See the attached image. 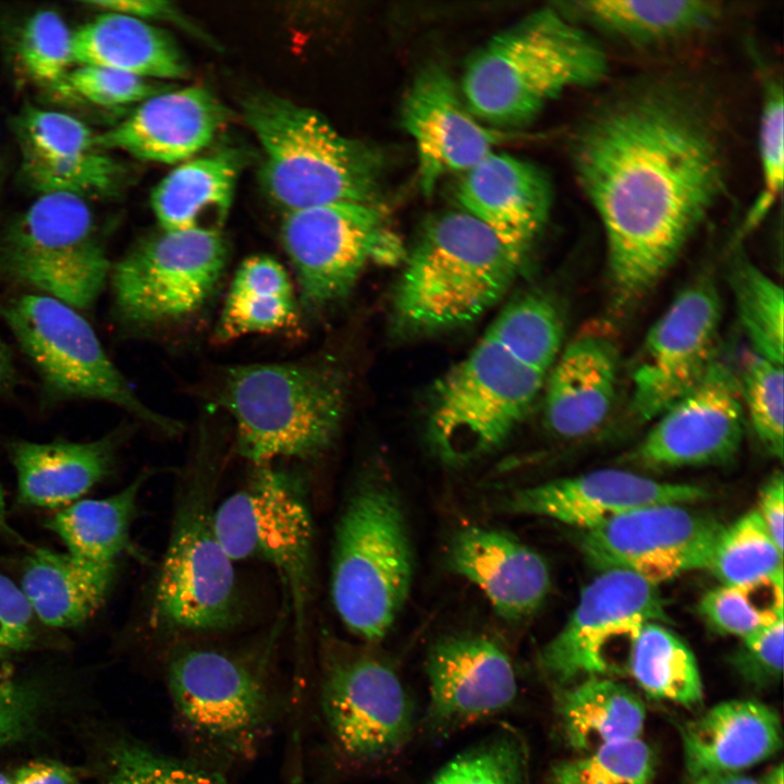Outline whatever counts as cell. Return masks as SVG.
Here are the masks:
<instances>
[{
    "label": "cell",
    "mask_w": 784,
    "mask_h": 784,
    "mask_svg": "<svg viewBox=\"0 0 784 784\" xmlns=\"http://www.w3.org/2000/svg\"><path fill=\"white\" fill-rule=\"evenodd\" d=\"M708 105L679 81L641 79L603 99L575 132L574 173L604 231L617 311L656 286L726 189Z\"/></svg>",
    "instance_id": "6da1fadb"
},
{
    "label": "cell",
    "mask_w": 784,
    "mask_h": 784,
    "mask_svg": "<svg viewBox=\"0 0 784 784\" xmlns=\"http://www.w3.org/2000/svg\"><path fill=\"white\" fill-rule=\"evenodd\" d=\"M607 71L605 52L592 35L560 9L543 8L470 57L460 93L479 121L515 127L566 90L600 83Z\"/></svg>",
    "instance_id": "7a4b0ae2"
},
{
    "label": "cell",
    "mask_w": 784,
    "mask_h": 784,
    "mask_svg": "<svg viewBox=\"0 0 784 784\" xmlns=\"http://www.w3.org/2000/svg\"><path fill=\"white\" fill-rule=\"evenodd\" d=\"M262 648L184 642L166 663L175 720L205 767L219 771L250 760L273 730L280 700Z\"/></svg>",
    "instance_id": "3957f363"
},
{
    "label": "cell",
    "mask_w": 784,
    "mask_h": 784,
    "mask_svg": "<svg viewBox=\"0 0 784 784\" xmlns=\"http://www.w3.org/2000/svg\"><path fill=\"white\" fill-rule=\"evenodd\" d=\"M495 234L464 210L422 228L395 287L402 331L428 334L473 323L505 295L520 268Z\"/></svg>",
    "instance_id": "277c9868"
},
{
    "label": "cell",
    "mask_w": 784,
    "mask_h": 784,
    "mask_svg": "<svg viewBox=\"0 0 784 784\" xmlns=\"http://www.w3.org/2000/svg\"><path fill=\"white\" fill-rule=\"evenodd\" d=\"M264 152L260 183L284 213L332 203L380 204L382 157L320 113L271 94L244 102Z\"/></svg>",
    "instance_id": "5b68a950"
},
{
    "label": "cell",
    "mask_w": 784,
    "mask_h": 784,
    "mask_svg": "<svg viewBox=\"0 0 784 784\" xmlns=\"http://www.w3.org/2000/svg\"><path fill=\"white\" fill-rule=\"evenodd\" d=\"M346 392L342 370L315 358L231 368L220 402L234 420L237 452L261 466L326 452L339 434Z\"/></svg>",
    "instance_id": "8992f818"
},
{
    "label": "cell",
    "mask_w": 784,
    "mask_h": 784,
    "mask_svg": "<svg viewBox=\"0 0 784 784\" xmlns=\"http://www.w3.org/2000/svg\"><path fill=\"white\" fill-rule=\"evenodd\" d=\"M199 453L181 481L149 607L151 627L171 637L218 634L243 620L234 563L215 527L219 464Z\"/></svg>",
    "instance_id": "52a82bcc"
},
{
    "label": "cell",
    "mask_w": 784,
    "mask_h": 784,
    "mask_svg": "<svg viewBox=\"0 0 784 784\" xmlns=\"http://www.w3.org/2000/svg\"><path fill=\"white\" fill-rule=\"evenodd\" d=\"M331 572L334 609L358 638L383 639L401 612L413 579L405 516L391 485L358 480L336 524Z\"/></svg>",
    "instance_id": "ba28073f"
},
{
    "label": "cell",
    "mask_w": 784,
    "mask_h": 784,
    "mask_svg": "<svg viewBox=\"0 0 784 784\" xmlns=\"http://www.w3.org/2000/svg\"><path fill=\"white\" fill-rule=\"evenodd\" d=\"M547 376L483 334L432 391L427 433L436 454L463 465L494 451L529 414Z\"/></svg>",
    "instance_id": "9c48e42d"
},
{
    "label": "cell",
    "mask_w": 784,
    "mask_h": 784,
    "mask_svg": "<svg viewBox=\"0 0 784 784\" xmlns=\"http://www.w3.org/2000/svg\"><path fill=\"white\" fill-rule=\"evenodd\" d=\"M281 238L311 311L348 296L368 268L395 266L407 253L381 204L332 203L287 212Z\"/></svg>",
    "instance_id": "30bf717a"
},
{
    "label": "cell",
    "mask_w": 784,
    "mask_h": 784,
    "mask_svg": "<svg viewBox=\"0 0 784 784\" xmlns=\"http://www.w3.org/2000/svg\"><path fill=\"white\" fill-rule=\"evenodd\" d=\"M86 199L41 194L10 226L0 271L75 309L90 308L111 272Z\"/></svg>",
    "instance_id": "8fae6325"
},
{
    "label": "cell",
    "mask_w": 784,
    "mask_h": 784,
    "mask_svg": "<svg viewBox=\"0 0 784 784\" xmlns=\"http://www.w3.org/2000/svg\"><path fill=\"white\" fill-rule=\"evenodd\" d=\"M1 315L53 392L111 403L166 433L181 429L138 399L77 309L45 294H25L10 299Z\"/></svg>",
    "instance_id": "7c38bea8"
},
{
    "label": "cell",
    "mask_w": 784,
    "mask_h": 784,
    "mask_svg": "<svg viewBox=\"0 0 784 784\" xmlns=\"http://www.w3.org/2000/svg\"><path fill=\"white\" fill-rule=\"evenodd\" d=\"M319 707L331 745L354 765L391 759L414 731V706L401 676L366 651L328 646L321 660Z\"/></svg>",
    "instance_id": "4fadbf2b"
},
{
    "label": "cell",
    "mask_w": 784,
    "mask_h": 784,
    "mask_svg": "<svg viewBox=\"0 0 784 784\" xmlns=\"http://www.w3.org/2000/svg\"><path fill=\"white\" fill-rule=\"evenodd\" d=\"M215 527L233 563L254 560L275 569L301 628L313 585L314 527L296 483L272 465L255 466L245 486L216 506Z\"/></svg>",
    "instance_id": "5bb4252c"
},
{
    "label": "cell",
    "mask_w": 784,
    "mask_h": 784,
    "mask_svg": "<svg viewBox=\"0 0 784 784\" xmlns=\"http://www.w3.org/2000/svg\"><path fill=\"white\" fill-rule=\"evenodd\" d=\"M670 623L658 586L624 569L609 568L583 589L562 629L541 649L539 664L555 684L568 686L627 669L642 627Z\"/></svg>",
    "instance_id": "9a60e30c"
},
{
    "label": "cell",
    "mask_w": 784,
    "mask_h": 784,
    "mask_svg": "<svg viewBox=\"0 0 784 784\" xmlns=\"http://www.w3.org/2000/svg\"><path fill=\"white\" fill-rule=\"evenodd\" d=\"M228 245L220 231H164L111 268L119 313L137 324L176 321L198 311L220 282Z\"/></svg>",
    "instance_id": "2e32d148"
},
{
    "label": "cell",
    "mask_w": 784,
    "mask_h": 784,
    "mask_svg": "<svg viewBox=\"0 0 784 784\" xmlns=\"http://www.w3.org/2000/svg\"><path fill=\"white\" fill-rule=\"evenodd\" d=\"M721 298L703 275L684 287L649 329L632 370L630 412L656 419L688 392L716 358Z\"/></svg>",
    "instance_id": "e0dca14e"
},
{
    "label": "cell",
    "mask_w": 784,
    "mask_h": 784,
    "mask_svg": "<svg viewBox=\"0 0 784 784\" xmlns=\"http://www.w3.org/2000/svg\"><path fill=\"white\" fill-rule=\"evenodd\" d=\"M688 505L658 504L613 517L581 531L580 548L599 571H628L657 586L708 568L724 525Z\"/></svg>",
    "instance_id": "ac0fdd59"
},
{
    "label": "cell",
    "mask_w": 784,
    "mask_h": 784,
    "mask_svg": "<svg viewBox=\"0 0 784 784\" xmlns=\"http://www.w3.org/2000/svg\"><path fill=\"white\" fill-rule=\"evenodd\" d=\"M654 420L632 453L633 462L677 468L731 461L745 431L736 372L716 357L703 377Z\"/></svg>",
    "instance_id": "d6986e66"
},
{
    "label": "cell",
    "mask_w": 784,
    "mask_h": 784,
    "mask_svg": "<svg viewBox=\"0 0 784 784\" xmlns=\"http://www.w3.org/2000/svg\"><path fill=\"white\" fill-rule=\"evenodd\" d=\"M425 671L428 683L426 728L445 737L507 711L518 683L507 651L478 634L448 636L432 645Z\"/></svg>",
    "instance_id": "ffe728a7"
},
{
    "label": "cell",
    "mask_w": 784,
    "mask_h": 784,
    "mask_svg": "<svg viewBox=\"0 0 784 784\" xmlns=\"http://www.w3.org/2000/svg\"><path fill=\"white\" fill-rule=\"evenodd\" d=\"M402 125L415 143L421 192L449 173H465L493 152L499 135L467 109L452 77L437 64L421 70L402 105Z\"/></svg>",
    "instance_id": "44dd1931"
},
{
    "label": "cell",
    "mask_w": 784,
    "mask_h": 784,
    "mask_svg": "<svg viewBox=\"0 0 784 784\" xmlns=\"http://www.w3.org/2000/svg\"><path fill=\"white\" fill-rule=\"evenodd\" d=\"M709 497V491L699 485L659 481L607 468L516 490L504 505L513 514L542 516L584 531L634 510L695 504Z\"/></svg>",
    "instance_id": "7402d4cb"
},
{
    "label": "cell",
    "mask_w": 784,
    "mask_h": 784,
    "mask_svg": "<svg viewBox=\"0 0 784 784\" xmlns=\"http://www.w3.org/2000/svg\"><path fill=\"white\" fill-rule=\"evenodd\" d=\"M17 130L23 174L40 195L68 193L88 199L113 195L120 188L122 166L78 119L30 108L22 114Z\"/></svg>",
    "instance_id": "603a6c76"
},
{
    "label": "cell",
    "mask_w": 784,
    "mask_h": 784,
    "mask_svg": "<svg viewBox=\"0 0 784 784\" xmlns=\"http://www.w3.org/2000/svg\"><path fill=\"white\" fill-rule=\"evenodd\" d=\"M456 197L462 210L488 226L522 265L552 206L551 183L539 167L494 151L463 173Z\"/></svg>",
    "instance_id": "cb8c5ba5"
},
{
    "label": "cell",
    "mask_w": 784,
    "mask_h": 784,
    "mask_svg": "<svg viewBox=\"0 0 784 784\" xmlns=\"http://www.w3.org/2000/svg\"><path fill=\"white\" fill-rule=\"evenodd\" d=\"M618 350L604 329L579 332L562 347L543 387V424L562 440L596 433L608 420L617 392Z\"/></svg>",
    "instance_id": "d4e9b609"
},
{
    "label": "cell",
    "mask_w": 784,
    "mask_h": 784,
    "mask_svg": "<svg viewBox=\"0 0 784 784\" xmlns=\"http://www.w3.org/2000/svg\"><path fill=\"white\" fill-rule=\"evenodd\" d=\"M446 562L477 586L506 621L536 612L551 586L548 564L537 551L509 534L481 526L463 527L453 535Z\"/></svg>",
    "instance_id": "484cf974"
},
{
    "label": "cell",
    "mask_w": 784,
    "mask_h": 784,
    "mask_svg": "<svg viewBox=\"0 0 784 784\" xmlns=\"http://www.w3.org/2000/svg\"><path fill=\"white\" fill-rule=\"evenodd\" d=\"M226 111L201 86L169 89L143 102L122 122L97 134L98 145L160 163L184 161L207 147Z\"/></svg>",
    "instance_id": "4316f807"
},
{
    "label": "cell",
    "mask_w": 784,
    "mask_h": 784,
    "mask_svg": "<svg viewBox=\"0 0 784 784\" xmlns=\"http://www.w3.org/2000/svg\"><path fill=\"white\" fill-rule=\"evenodd\" d=\"M689 779L738 773L781 748L782 724L771 707L748 699L720 702L681 727Z\"/></svg>",
    "instance_id": "83f0119b"
},
{
    "label": "cell",
    "mask_w": 784,
    "mask_h": 784,
    "mask_svg": "<svg viewBox=\"0 0 784 784\" xmlns=\"http://www.w3.org/2000/svg\"><path fill=\"white\" fill-rule=\"evenodd\" d=\"M113 446L110 438L90 442L13 443L11 458L20 501L47 509L78 501L109 471Z\"/></svg>",
    "instance_id": "f1b7e54d"
},
{
    "label": "cell",
    "mask_w": 784,
    "mask_h": 784,
    "mask_svg": "<svg viewBox=\"0 0 784 784\" xmlns=\"http://www.w3.org/2000/svg\"><path fill=\"white\" fill-rule=\"evenodd\" d=\"M114 574L115 563H97L40 548L28 556L20 588L41 623L73 627L102 605Z\"/></svg>",
    "instance_id": "f546056e"
},
{
    "label": "cell",
    "mask_w": 784,
    "mask_h": 784,
    "mask_svg": "<svg viewBox=\"0 0 784 784\" xmlns=\"http://www.w3.org/2000/svg\"><path fill=\"white\" fill-rule=\"evenodd\" d=\"M74 63L97 65L149 79L181 78L187 62L164 30L132 16L103 12L73 32Z\"/></svg>",
    "instance_id": "4dcf8cb0"
},
{
    "label": "cell",
    "mask_w": 784,
    "mask_h": 784,
    "mask_svg": "<svg viewBox=\"0 0 784 784\" xmlns=\"http://www.w3.org/2000/svg\"><path fill=\"white\" fill-rule=\"evenodd\" d=\"M581 26H591L636 46L671 44L708 32L724 15L708 0H581L560 9Z\"/></svg>",
    "instance_id": "1f68e13d"
},
{
    "label": "cell",
    "mask_w": 784,
    "mask_h": 784,
    "mask_svg": "<svg viewBox=\"0 0 784 784\" xmlns=\"http://www.w3.org/2000/svg\"><path fill=\"white\" fill-rule=\"evenodd\" d=\"M238 159L230 151L186 161L152 189L150 205L164 231H220L231 208Z\"/></svg>",
    "instance_id": "d6a6232c"
},
{
    "label": "cell",
    "mask_w": 784,
    "mask_h": 784,
    "mask_svg": "<svg viewBox=\"0 0 784 784\" xmlns=\"http://www.w3.org/2000/svg\"><path fill=\"white\" fill-rule=\"evenodd\" d=\"M555 713L565 744L576 752L640 738L646 709L624 684L605 676L584 678L556 696Z\"/></svg>",
    "instance_id": "836d02e7"
},
{
    "label": "cell",
    "mask_w": 784,
    "mask_h": 784,
    "mask_svg": "<svg viewBox=\"0 0 784 784\" xmlns=\"http://www.w3.org/2000/svg\"><path fill=\"white\" fill-rule=\"evenodd\" d=\"M296 318L292 281L285 268L267 255L246 258L231 282L216 329V340L226 343L245 335L271 333Z\"/></svg>",
    "instance_id": "e575fe53"
},
{
    "label": "cell",
    "mask_w": 784,
    "mask_h": 784,
    "mask_svg": "<svg viewBox=\"0 0 784 784\" xmlns=\"http://www.w3.org/2000/svg\"><path fill=\"white\" fill-rule=\"evenodd\" d=\"M151 474L138 475L114 494L79 500L64 506L48 522L68 552L97 563H115L131 548V526L139 492Z\"/></svg>",
    "instance_id": "d590c367"
},
{
    "label": "cell",
    "mask_w": 784,
    "mask_h": 784,
    "mask_svg": "<svg viewBox=\"0 0 784 784\" xmlns=\"http://www.w3.org/2000/svg\"><path fill=\"white\" fill-rule=\"evenodd\" d=\"M637 685L650 697L691 708L700 705L703 686L688 646L662 623L646 624L627 663Z\"/></svg>",
    "instance_id": "8d00e7d4"
},
{
    "label": "cell",
    "mask_w": 784,
    "mask_h": 784,
    "mask_svg": "<svg viewBox=\"0 0 784 784\" xmlns=\"http://www.w3.org/2000/svg\"><path fill=\"white\" fill-rule=\"evenodd\" d=\"M485 334L548 375L563 347L564 323L549 296L529 292L510 302Z\"/></svg>",
    "instance_id": "74e56055"
},
{
    "label": "cell",
    "mask_w": 784,
    "mask_h": 784,
    "mask_svg": "<svg viewBox=\"0 0 784 784\" xmlns=\"http://www.w3.org/2000/svg\"><path fill=\"white\" fill-rule=\"evenodd\" d=\"M727 279L737 315L751 350L783 365V289L746 257L737 254L730 264Z\"/></svg>",
    "instance_id": "f35d334b"
},
{
    "label": "cell",
    "mask_w": 784,
    "mask_h": 784,
    "mask_svg": "<svg viewBox=\"0 0 784 784\" xmlns=\"http://www.w3.org/2000/svg\"><path fill=\"white\" fill-rule=\"evenodd\" d=\"M783 572L751 583L720 585L707 591L698 611L714 630L745 638L783 615Z\"/></svg>",
    "instance_id": "ab89813d"
},
{
    "label": "cell",
    "mask_w": 784,
    "mask_h": 784,
    "mask_svg": "<svg viewBox=\"0 0 784 784\" xmlns=\"http://www.w3.org/2000/svg\"><path fill=\"white\" fill-rule=\"evenodd\" d=\"M721 585L751 583L783 572L781 551L757 510L724 526L708 568Z\"/></svg>",
    "instance_id": "60d3db41"
},
{
    "label": "cell",
    "mask_w": 784,
    "mask_h": 784,
    "mask_svg": "<svg viewBox=\"0 0 784 784\" xmlns=\"http://www.w3.org/2000/svg\"><path fill=\"white\" fill-rule=\"evenodd\" d=\"M656 757L640 738L602 745L553 764L544 784H651Z\"/></svg>",
    "instance_id": "b9f144b4"
},
{
    "label": "cell",
    "mask_w": 784,
    "mask_h": 784,
    "mask_svg": "<svg viewBox=\"0 0 784 784\" xmlns=\"http://www.w3.org/2000/svg\"><path fill=\"white\" fill-rule=\"evenodd\" d=\"M72 36L54 11H38L26 21L19 38V58L35 83L62 95L72 94L68 82L74 64Z\"/></svg>",
    "instance_id": "7bdbcfd3"
},
{
    "label": "cell",
    "mask_w": 784,
    "mask_h": 784,
    "mask_svg": "<svg viewBox=\"0 0 784 784\" xmlns=\"http://www.w3.org/2000/svg\"><path fill=\"white\" fill-rule=\"evenodd\" d=\"M745 415L762 446L783 458V365L765 359L752 351L743 355L736 373Z\"/></svg>",
    "instance_id": "ee69618b"
},
{
    "label": "cell",
    "mask_w": 784,
    "mask_h": 784,
    "mask_svg": "<svg viewBox=\"0 0 784 784\" xmlns=\"http://www.w3.org/2000/svg\"><path fill=\"white\" fill-rule=\"evenodd\" d=\"M109 763L102 784H229L219 771L168 756L137 740L113 744Z\"/></svg>",
    "instance_id": "f6af8a7d"
},
{
    "label": "cell",
    "mask_w": 784,
    "mask_h": 784,
    "mask_svg": "<svg viewBox=\"0 0 784 784\" xmlns=\"http://www.w3.org/2000/svg\"><path fill=\"white\" fill-rule=\"evenodd\" d=\"M525 775L523 742L503 731L448 761L430 784H524Z\"/></svg>",
    "instance_id": "bcb514c9"
},
{
    "label": "cell",
    "mask_w": 784,
    "mask_h": 784,
    "mask_svg": "<svg viewBox=\"0 0 784 784\" xmlns=\"http://www.w3.org/2000/svg\"><path fill=\"white\" fill-rule=\"evenodd\" d=\"M783 125V86L781 82L769 78L763 86L758 132L761 193L744 222V232H748L749 229L758 224L782 193L784 168Z\"/></svg>",
    "instance_id": "7dc6e473"
},
{
    "label": "cell",
    "mask_w": 784,
    "mask_h": 784,
    "mask_svg": "<svg viewBox=\"0 0 784 784\" xmlns=\"http://www.w3.org/2000/svg\"><path fill=\"white\" fill-rule=\"evenodd\" d=\"M68 82L72 94L102 107L143 102L171 89V85L156 79L97 65H78Z\"/></svg>",
    "instance_id": "c3c4849f"
},
{
    "label": "cell",
    "mask_w": 784,
    "mask_h": 784,
    "mask_svg": "<svg viewBox=\"0 0 784 784\" xmlns=\"http://www.w3.org/2000/svg\"><path fill=\"white\" fill-rule=\"evenodd\" d=\"M783 618L742 638L734 656V664L739 673L756 685L780 679L783 671Z\"/></svg>",
    "instance_id": "681fc988"
},
{
    "label": "cell",
    "mask_w": 784,
    "mask_h": 784,
    "mask_svg": "<svg viewBox=\"0 0 784 784\" xmlns=\"http://www.w3.org/2000/svg\"><path fill=\"white\" fill-rule=\"evenodd\" d=\"M39 706L35 688L0 671V748L22 739L32 730Z\"/></svg>",
    "instance_id": "f907efd6"
},
{
    "label": "cell",
    "mask_w": 784,
    "mask_h": 784,
    "mask_svg": "<svg viewBox=\"0 0 784 784\" xmlns=\"http://www.w3.org/2000/svg\"><path fill=\"white\" fill-rule=\"evenodd\" d=\"M34 616L21 588L0 573V660L28 648Z\"/></svg>",
    "instance_id": "816d5d0a"
},
{
    "label": "cell",
    "mask_w": 784,
    "mask_h": 784,
    "mask_svg": "<svg viewBox=\"0 0 784 784\" xmlns=\"http://www.w3.org/2000/svg\"><path fill=\"white\" fill-rule=\"evenodd\" d=\"M86 7L102 12H111L135 19L168 20L180 25L192 27L179 11L168 1L161 0H93L84 1Z\"/></svg>",
    "instance_id": "f5cc1de1"
},
{
    "label": "cell",
    "mask_w": 784,
    "mask_h": 784,
    "mask_svg": "<svg viewBox=\"0 0 784 784\" xmlns=\"http://www.w3.org/2000/svg\"><path fill=\"white\" fill-rule=\"evenodd\" d=\"M756 510L774 543L783 551L784 479L781 471L762 487Z\"/></svg>",
    "instance_id": "db71d44e"
},
{
    "label": "cell",
    "mask_w": 784,
    "mask_h": 784,
    "mask_svg": "<svg viewBox=\"0 0 784 784\" xmlns=\"http://www.w3.org/2000/svg\"><path fill=\"white\" fill-rule=\"evenodd\" d=\"M12 784H78V782L70 768L53 761H40L22 767Z\"/></svg>",
    "instance_id": "11a10c76"
},
{
    "label": "cell",
    "mask_w": 784,
    "mask_h": 784,
    "mask_svg": "<svg viewBox=\"0 0 784 784\" xmlns=\"http://www.w3.org/2000/svg\"><path fill=\"white\" fill-rule=\"evenodd\" d=\"M16 383V371L13 356L8 345L0 338V392H8Z\"/></svg>",
    "instance_id": "9f6ffc18"
},
{
    "label": "cell",
    "mask_w": 784,
    "mask_h": 784,
    "mask_svg": "<svg viewBox=\"0 0 784 784\" xmlns=\"http://www.w3.org/2000/svg\"><path fill=\"white\" fill-rule=\"evenodd\" d=\"M689 784H761L738 773L709 774L690 780Z\"/></svg>",
    "instance_id": "6f0895ef"
},
{
    "label": "cell",
    "mask_w": 784,
    "mask_h": 784,
    "mask_svg": "<svg viewBox=\"0 0 784 784\" xmlns=\"http://www.w3.org/2000/svg\"><path fill=\"white\" fill-rule=\"evenodd\" d=\"M783 765L780 763L765 774L761 784H783Z\"/></svg>",
    "instance_id": "680465c9"
},
{
    "label": "cell",
    "mask_w": 784,
    "mask_h": 784,
    "mask_svg": "<svg viewBox=\"0 0 784 784\" xmlns=\"http://www.w3.org/2000/svg\"><path fill=\"white\" fill-rule=\"evenodd\" d=\"M0 531H5L9 534H12V530L10 529L7 520V511H5V502H4V494L3 489L0 482Z\"/></svg>",
    "instance_id": "91938a15"
},
{
    "label": "cell",
    "mask_w": 784,
    "mask_h": 784,
    "mask_svg": "<svg viewBox=\"0 0 784 784\" xmlns=\"http://www.w3.org/2000/svg\"><path fill=\"white\" fill-rule=\"evenodd\" d=\"M0 784H12V782L0 773Z\"/></svg>",
    "instance_id": "94428289"
},
{
    "label": "cell",
    "mask_w": 784,
    "mask_h": 784,
    "mask_svg": "<svg viewBox=\"0 0 784 784\" xmlns=\"http://www.w3.org/2000/svg\"><path fill=\"white\" fill-rule=\"evenodd\" d=\"M1 185H2V173L0 171V191H1Z\"/></svg>",
    "instance_id": "6125c7cd"
}]
</instances>
